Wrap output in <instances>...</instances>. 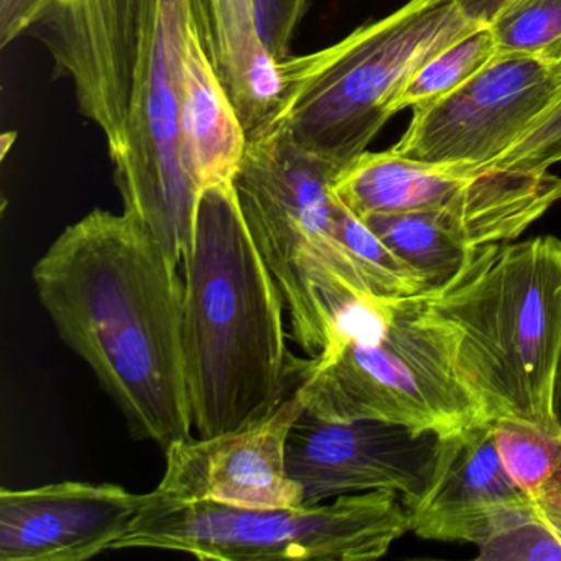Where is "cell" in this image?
<instances>
[{
  "label": "cell",
  "instance_id": "obj_10",
  "mask_svg": "<svg viewBox=\"0 0 561 561\" xmlns=\"http://www.w3.org/2000/svg\"><path fill=\"white\" fill-rule=\"evenodd\" d=\"M561 93V64L499 54L453 93L412 111L392 152L428 163L489 167Z\"/></svg>",
  "mask_w": 561,
  "mask_h": 561
},
{
  "label": "cell",
  "instance_id": "obj_21",
  "mask_svg": "<svg viewBox=\"0 0 561 561\" xmlns=\"http://www.w3.org/2000/svg\"><path fill=\"white\" fill-rule=\"evenodd\" d=\"M489 28L499 54L561 64V0H511Z\"/></svg>",
  "mask_w": 561,
  "mask_h": 561
},
{
  "label": "cell",
  "instance_id": "obj_7",
  "mask_svg": "<svg viewBox=\"0 0 561 561\" xmlns=\"http://www.w3.org/2000/svg\"><path fill=\"white\" fill-rule=\"evenodd\" d=\"M410 531L393 489L294 507L245 508L213 501H149L113 550L153 548L198 560H377Z\"/></svg>",
  "mask_w": 561,
  "mask_h": 561
},
{
  "label": "cell",
  "instance_id": "obj_25",
  "mask_svg": "<svg viewBox=\"0 0 561 561\" xmlns=\"http://www.w3.org/2000/svg\"><path fill=\"white\" fill-rule=\"evenodd\" d=\"M535 514L561 545V471L530 497Z\"/></svg>",
  "mask_w": 561,
  "mask_h": 561
},
{
  "label": "cell",
  "instance_id": "obj_17",
  "mask_svg": "<svg viewBox=\"0 0 561 561\" xmlns=\"http://www.w3.org/2000/svg\"><path fill=\"white\" fill-rule=\"evenodd\" d=\"M206 42L245 133L267 119L280 94V71L259 34L252 0H202Z\"/></svg>",
  "mask_w": 561,
  "mask_h": 561
},
{
  "label": "cell",
  "instance_id": "obj_13",
  "mask_svg": "<svg viewBox=\"0 0 561 561\" xmlns=\"http://www.w3.org/2000/svg\"><path fill=\"white\" fill-rule=\"evenodd\" d=\"M301 412L304 402L294 392L268 419L241 432L173 443L153 494L245 508L304 504V492L285 461L288 433Z\"/></svg>",
  "mask_w": 561,
  "mask_h": 561
},
{
  "label": "cell",
  "instance_id": "obj_1",
  "mask_svg": "<svg viewBox=\"0 0 561 561\" xmlns=\"http://www.w3.org/2000/svg\"><path fill=\"white\" fill-rule=\"evenodd\" d=\"M142 222L93 209L32 271L65 344L96 376L130 433L163 451L192 438L183 278Z\"/></svg>",
  "mask_w": 561,
  "mask_h": 561
},
{
  "label": "cell",
  "instance_id": "obj_19",
  "mask_svg": "<svg viewBox=\"0 0 561 561\" xmlns=\"http://www.w3.org/2000/svg\"><path fill=\"white\" fill-rule=\"evenodd\" d=\"M492 423L505 472L531 497L561 471V425H541L517 416H501Z\"/></svg>",
  "mask_w": 561,
  "mask_h": 561
},
{
  "label": "cell",
  "instance_id": "obj_15",
  "mask_svg": "<svg viewBox=\"0 0 561 561\" xmlns=\"http://www.w3.org/2000/svg\"><path fill=\"white\" fill-rule=\"evenodd\" d=\"M527 497L505 472L488 420L439 436L428 482L407 507L410 531L425 540L479 547L502 515Z\"/></svg>",
  "mask_w": 561,
  "mask_h": 561
},
{
  "label": "cell",
  "instance_id": "obj_2",
  "mask_svg": "<svg viewBox=\"0 0 561 561\" xmlns=\"http://www.w3.org/2000/svg\"><path fill=\"white\" fill-rule=\"evenodd\" d=\"M183 357L199 438L241 432L287 399L285 304L234 183L202 192L183 259Z\"/></svg>",
  "mask_w": 561,
  "mask_h": 561
},
{
  "label": "cell",
  "instance_id": "obj_22",
  "mask_svg": "<svg viewBox=\"0 0 561 561\" xmlns=\"http://www.w3.org/2000/svg\"><path fill=\"white\" fill-rule=\"evenodd\" d=\"M479 560L561 561V545L535 514L530 497L508 508L478 547Z\"/></svg>",
  "mask_w": 561,
  "mask_h": 561
},
{
  "label": "cell",
  "instance_id": "obj_6",
  "mask_svg": "<svg viewBox=\"0 0 561 561\" xmlns=\"http://www.w3.org/2000/svg\"><path fill=\"white\" fill-rule=\"evenodd\" d=\"M340 169L285 134L255 133L232 182L284 297L290 337L308 357L327 350L347 314L379 307L341 239V203L331 188Z\"/></svg>",
  "mask_w": 561,
  "mask_h": 561
},
{
  "label": "cell",
  "instance_id": "obj_18",
  "mask_svg": "<svg viewBox=\"0 0 561 561\" xmlns=\"http://www.w3.org/2000/svg\"><path fill=\"white\" fill-rule=\"evenodd\" d=\"M360 221L366 222L387 248L428 278V290L449 280L472 252L456 248L428 213L376 215Z\"/></svg>",
  "mask_w": 561,
  "mask_h": 561
},
{
  "label": "cell",
  "instance_id": "obj_11",
  "mask_svg": "<svg viewBox=\"0 0 561 561\" xmlns=\"http://www.w3.org/2000/svg\"><path fill=\"white\" fill-rule=\"evenodd\" d=\"M140 0H47L27 37L67 78L81 116L100 129L111 162L123 156L139 47Z\"/></svg>",
  "mask_w": 561,
  "mask_h": 561
},
{
  "label": "cell",
  "instance_id": "obj_20",
  "mask_svg": "<svg viewBox=\"0 0 561 561\" xmlns=\"http://www.w3.org/2000/svg\"><path fill=\"white\" fill-rule=\"evenodd\" d=\"M497 55L491 28H481L468 35L416 71L393 101V116L400 111H419L436 103L488 67Z\"/></svg>",
  "mask_w": 561,
  "mask_h": 561
},
{
  "label": "cell",
  "instance_id": "obj_4",
  "mask_svg": "<svg viewBox=\"0 0 561 561\" xmlns=\"http://www.w3.org/2000/svg\"><path fill=\"white\" fill-rule=\"evenodd\" d=\"M425 295L458 331L459 370L489 420L561 425V239L482 245Z\"/></svg>",
  "mask_w": 561,
  "mask_h": 561
},
{
  "label": "cell",
  "instance_id": "obj_8",
  "mask_svg": "<svg viewBox=\"0 0 561 561\" xmlns=\"http://www.w3.org/2000/svg\"><path fill=\"white\" fill-rule=\"evenodd\" d=\"M202 11V0H140L126 147L113 162L124 213L146 226L176 268L192 249L199 198L183 165L180 55Z\"/></svg>",
  "mask_w": 561,
  "mask_h": 561
},
{
  "label": "cell",
  "instance_id": "obj_26",
  "mask_svg": "<svg viewBox=\"0 0 561 561\" xmlns=\"http://www.w3.org/2000/svg\"><path fill=\"white\" fill-rule=\"evenodd\" d=\"M557 413L558 419L561 422V367H560V377H558V387H557Z\"/></svg>",
  "mask_w": 561,
  "mask_h": 561
},
{
  "label": "cell",
  "instance_id": "obj_5",
  "mask_svg": "<svg viewBox=\"0 0 561 561\" xmlns=\"http://www.w3.org/2000/svg\"><path fill=\"white\" fill-rule=\"evenodd\" d=\"M458 344L422 291L347 314L323 353L291 354L290 383L318 419L448 436L489 420L459 370Z\"/></svg>",
  "mask_w": 561,
  "mask_h": 561
},
{
  "label": "cell",
  "instance_id": "obj_16",
  "mask_svg": "<svg viewBox=\"0 0 561 561\" xmlns=\"http://www.w3.org/2000/svg\"><path fill=\"white\" fill-rule=\"evenodd\" d=\"M205 28L202 11L188 25L179 68L183 165L199 195L234 182L248 147V133L216 70Z\"/></svg>",
  "mask_w": 561,
  "mask_h": 561
},
{
  "label": "cell",
  "instance_id": "obj_9",
  "mask_svg": "<svg viewBox=\"0 0 561 561\" xmlns=\"http://www.w3.org/2000/svg\"><path fill=\"white\" fill-rule=\"evenodd\" d=\"M337 202L359 219L423 211L465 252L515 241L561 199L551 172L428 163L392 150L366 152L337 170Z\"/></svg>",
  "mask_w": 561,
  "mask_h": 561
},
{
  "label": "cell",
  "instance_id": "obj_23",
  "mask_svg": "<svg viewBox=\"0 0 561 561\" xmlns=\"http://www.w3.org/2000/svg\"><path fill=\"white\" fill-rule=\"evenodd\" d=\"M554 165H561V93L530 129L489 167L550 172Z\"/></svg>",
  "mask_w": 561,
  "mask_h": 561
},
{
  "label": "cell",
  "instance_id": "obj_24",
  "mask_svg": "<svg viewBox=\"0 0 561 561\" xmlns=\"http://www.w3.org/2000/svg\"><path fill=\"white\" fill-rule=\"evenodd\" d=\"M259 34L277 60L290 57L291 41L304 21L310 0H252Z\"/></svg>",
  "mask_w": 561,
  "mask_h": 561
},
{
  "label": "cell",
  "instance_id": "obj_14",
  "mask_svg": "<svg viewBox=\"0 0 561 561\" xmlns=\"http://www.w3.org/2000/svg\"><path fill=\"white\" fill-rule=\"evenodd\" d=\"M147 494L64 481L0 491V561H84L129 534Z\"/></svg>",
  "mask_w": 561,
  "mask_h": 561
},
{
  "label": "cell",
  "instance_id": "obj_3",
  "mask_svg": "<svg viewBox=\"0 0 561 561\" xmlns=\"http://www.w3.org/2000/svg\"><path fill=\"white\" fill-rule=\"evenodd\" d=\"M508 2L407 0L330 47L284 58L277 103L252 134H285L307 152L346 165L392 119L393 101L416 71L489 27Z\"/></svg>",
  "mask_w": 561,
  "mask_h": 561
},
{
  "label": "cell",
  "instance_id": "obj_12",
  "mask_svg": "<svg viewBox=\"0 0 561 561\" xmlns=\"http://www.w3.org/2000/svg\"><path fill=\"white\" fill-rule=\"evenodd\" d=\"M438 438L377 420L331 422L304 409L288 433L285 461L304 504L393 489L409 507L428 482Z\"/></svg>",
  "mask_w": 561,
  "mask_h": 561
}]
</instances>
